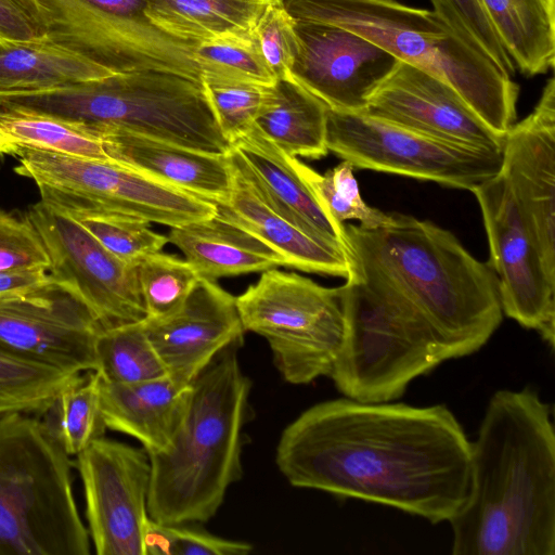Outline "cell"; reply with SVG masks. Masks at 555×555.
<instances>
[{
    "instance_id": "cell-29",
    "label": "cell",
    "mask_w": 555,
    "mask_h": 555,
    "mask_svg": "<svg viewBox=\"0 0 555 555\" xmlns=\"http://www.w3.org/2000/svg\"><path fill=\"white\" fill-rule=\"evenodd\" d=\"M503 48L524 75L555 63V0H480Z\"/></svg>"
},
{
    "instance_id": "cell-42",
    "label": "cell",
    "mask_w": 555,
    "mask_h": 555,
    "mask_svg": "<svg viewBox=\"0 0 555 555\" xmlns=\"http://www.w3.org/2000/svg\"><path fill=\"white\" fill-rule=\"evenodd\" d=\"M49 264L43 243L24 215L0 209V271L49 270Z\"/></svg>"
},
{
    "instance_id": "cell-8",
    "label": "cell",
    "mask_w": 555,
    "mask_h": 555,
    "mask_svg": "<svg viewBox=\"0 0 555 555\" xmlns=\"http://www.w3.org/2000/svg\"><path fill=\"white\" fill-rule=\"evenodd\" d=\"M345 335L330 377L346 397L390 402L453 359L428 323L386 286L353 272L338 286Z\"/></svg>"
},
{
    "instance_id": "cell-12",
    "label": "cell",
    "mask_w": 555,
    "mask_h": 555,
    "mask_svg": "<svg viewBox=\"0 0 555 555\" xmlns=\"http://www.w3.org/2000/svg\"><path fill=\"white\" fill-rule=\"evenodd\" d=\"M326 146L353 168L433 181L470 192L495 176L502 166V153L460 146L364 112H339L328 107Z\"/></svg>"
},
{
    "instance_id": "cell-5",
    "label": "cell",
    "mask_w": 555,
    "mask_h": 555,
    "mask_svg": "<svg viewBox=\"0 0 555 555\" xmlns=\"http://www.w3.org/2000/svg\"><path fill=\"white\" fill-rule=\"evenodd\" d=\"M284 5L295 20L357 33L398 61L444 80L499 137L515 124L518 85L434 11L396 0H284Z\"/></svg>"
},
{
    "instance_id": "cell-1",
    "label": "cell",
    "mask_w": 555,
    "mask_h": 555,
    "mask_svg": "<svg viewBox=\"0 0 555 555\" xmlns=\"http://www.w3.org/2000/svg\"><path fill=\"white\" fill-rule=\"evenodd\" d=\"M279 470L294 487L450 521L472 489L470 441L444 404L317 403L283 430Z\"/></svg>"
},
{
    "instance_id": "cell-25",
    "label": "cell",
    "mask_w": 555,
    "mask_h": 555,
    "mask_svg": "<svg viewBox=\"0 0 555 555\" xmlns=\"http://www.w3.org/2000/svg\"><path fill=\"white\" fill-rule=\"evenodd\" d=\"M167 237L199 278L210 281L285 267L270 246L216 216L171 228Z\"/></svg>"
},
{
    "instance_id": "cell-23",
    "label": "cell",
    "mask_w": 555,
    "mask_h": 555,
    "mask_svg": "<svg viewBox=\"0 0 555 555\" xmlns=\"http://www.w3.org/2000/svg\"><path fill=\"white\" fill-rule=\"evenodd\" d=\"M273 205L315 238L350 251L344 224L322 208L299 175L296 157L278 147L254 125L232 143ZM351 253V251H350Z\"/></svg>"
},
{
    "instance_id": "cell-41",
    "label": "cell",
    "mask_w": 555,
    "mask_h": 555,
    "mask_svg": "<svg viewBox=\"0 0 555 555\" xmlns=\"http://www.w3.org/2000/svg\"><path fill=\"white\" fill-rule=\"evenodd\" d=\"M253 37L276 80L293 79L292 67L297 53L295 20L284 1L270 5L258 21Z\"/></svg>"
},
{
    "instance_id": "cell-6",
    "label": "cell",
    "mask_w": 555,
    "mask_h": 555,
    "mask_svg": "<svg viewBox=\"0 0 555 555\" xmlns=\"http://www.w3.org/2000/svg\"><path fill=\"white\" fill-rule=\"evenodd\" d=\"M2 108L126 130L208 154L228 155L202 83L162 70H131L70 87L0 100Z\"/></svg>"
},
{
    "instance_id": "cell-44",
    "label": "cell",
    "mask_w": 555,
    "mask_h": 555,
    "mask_svg": "<svg viewBox=\"0 0 555 555\" xmlns=\"http://www.w3.org/2000/svg\"><path fill=\"white\" fill-rule=\"evenodd\" d=\"M48 275L47 269L0 271V296L36 285Z\"/></svg>"
},
{
    "instance_id": "cell-33",
    "label": "cell",
    "mask_w": 555,
    "mask_h": 555,
    "mask_svg": "<svg viewBox=\"0 0 555 555\" xmlns=\"http://www.w3.org/2000/svg\"><path fill=\"white\" fill-rule=\"evenodd\" d=\"M95 356V372L108 383L132 384L168 376L143 321L103 330Z\"/></svg>"
},
{
    "instance_id": "cell-18",
    "label": "cell",
    "mask_w": 555,
    "mask_h": 555,
    "mask_svg": "<svg viewBox=\"0 0 555 555\" xmlns=\"http://www.w3.org/2000/svg\"><path fill=\"white\" fill-rule=\"evenodd\" d=\"M364 113L460 146L502 153L504 138L449 83L402 61L371 94Z\"/></svg>"
},
{
    "instance_id": "cell-7",
    "label": "cell",
    "mask_w": 555,
    "mask_h": 555,
    "mask_svg": "<svg viewBox=\"0 0 555 555\" xmlns=\"http://www.w3.org/2000/svg\"><path fill=\"white\" fill-rule=\"evenodd\" d=\"M69 457L41 420L0 417V555L90 554Z\"/></svg>"
},
{
    "instance_id": "cell-34",
    "label": "cell",
    "mask_w": 555,
    "mask_h": 555,
    "mask_svg": "<svg viewBox=\"0 0 555 555\" xmlns=\"http://www.w3.org/2000/svg\"><path fill=\"white\" fill-rule=\"evenodd\" d=\"M295 166L326 214L338 223L357 220L363 228H378L386 224L390 214L369 206L361 197L353 166L343 160L334 168L320 175L297 157Z\"/></svg>"
},
{
    "instance_id": "cell-9",
    "label": "cell",
    "mask_w": 555,
    "mask_h": 555,
    "mask_svg": "<svg viewBox=\"0 0 555 555\" xmlns=\"http://www.w3.org/2000/svg\"><path fill=\"white\" fill-rule=\"evenodd\" d=\"M245 332L263 337L285 382L305 385L330 376L345 335L339 287L266 270L236 297Z\"/></svg>"
},
{
    "instance_id": "cell-11",
    "label": "cell",
    "mask_w": 555,
    "mask_h": 555,
    "mask_svg": "<svg viewBox=\"0 0 555 555\" xmlns=\"http://www.w3.org/2000/svg\"><path fill=\"white\" fill-rule=\"evenodd\" d=\"M47 40L114 73L162 70L193 79L201 74L195 46L175 39L145 16L147 0H36Z\"/></svg>"
},
{
    "instance_id": "cell-3",
    "label": "cell",
    "mask_w": 555,
    "mask_h": 555,
    "mask_svg": "<svg viewBox=\"0 0 555 555\" xmlns=\"http://www.w3.org/2000/svg\"><path fill=\"white\" fill-rule=\"evenodd\" d=\"M344 230L354 269L408 302L453 359L478 351L500 326L496 276L453 233L402 214L378 228Z\"/></svg>"
},
{
    "instance_id": "cell-31",
    "label": "cell",
    "mask_w": 555,
    "mask_h": 555,
    "mask_svg": "<svg viewBox=\"0 0 555 555\" xmlns=\"http://www.w3.org/2000/svg\"><path fill=\"white\" fill-rule=\"evenodd\" d=\"M50 435L69 456H77L107 429L100 405V375L88 371L52 401L42 414Z\"/></svg>"
},
{
    "instance_id": "cell-16",
    "label": "cell",
    "mask_w": 555,
    "mask_h": 555,
    "mask_svg": "<svg viewBox=\"0 0 555 555\" xmlns=\"http://www.w3.org/2000/svg\"><path fill=\"white\" fill-rule=\"evenodd\" d=\"M85 493L88 532L98 555H146L149 453L102 437L74 462Z\"/></svg>"
},
{
    "instance_id": "cell-32",
    "label": "cell",
    "mask_w": 555,
    "mask_h": 555,
    "mask_svg": "<svg viewBox=\"0 0 555 555\" xmlns=\"http://www.w3.org/2000/svg\"><path fill=\"white\" fill-rule=\"evenodd\" d=\"M80 374L25 358L0 346V417L12 413L42 415Z\"/></svg>"
},
{
    "instance_id": "cell-43",
    "label": "cell",
    "mask_w": 555,
    "mask_h": 555,
    "mask_svg": "<svg viewBox=\"0 0 555 555\" xmlns=\"http://www.w3.org/2000/svg\"><path fill=\"white\" fill-rule=\"evenodd\" d=\"M47 24L36 0H0V41L46 40Z\"/></svg>"
},
{
    "instance_id": "cell-36",
    "label": "cell",
    "mask_w": 555,
    "mask_h": 555,
    "mask_svg": "<svg viewBox=\"0 0 555 555\" xmlns=\"http://www.w3.org/2000/svg\"><path fill=\"white\" fill-rule=\"evenodd\" d=\"M93 235L111 254L137 266L162 251L168 237L152 231L147 221L116 212L88 211L68 215Z\"/></svg>"
},
{
    "instance_id": "cell-45",
    "label": "cell",
    "mask_w": 555,
    "mask_h": 555,
    "mask_svg": "<svg viewBox=\"0 0 555 555\" xmlns=\"http://www.w3.org/2000/svg\"><path fill=\"white\" fill-rule=\"evenodd\" d=\"M18 147L0 131V156L15 155Z\"/></svg>"
},
{
    "instance_id": "cell-22",
    "label": "cell",
    "mask_w": 555,
    "mask_h": 555,
    "mask_svg": "<svg viewBox=\"0 0 555 555\" xmlns=\"http://www.w3.org/2000/svg\"><path fill=\"white\" fill-rule=\"evenodd\" d=\"M102 128L113 163L214 204L228 198L233 177L229 155L203 153L121 129Z\"/></svg>"
},
{
    "instance_id": "cell-39",
    "label": "cell",
    "mask_w": 555,
    "mask_h": 555,
    "mask_svg": "<svg viewBox=\"0 0 555 555\" xmlns=\"http://www.w3.org/2000/svg\"><path fill=\"white\" fill-rule=\"evenodd\" d=\"M434 12L468 46L486 55L500 69L515 74L480 0H429Z\"/></svg>"
},
{
    "instance_id": "cell-14",
    "label": "cell",
    "mask_w": 555,
    "mask_h": 555,
    "mask_svg": "<svg viewBox=\"0 0 555 555\" xmlns=\"http://www.w3.org/2000/svg\"><path fill=\"white\" fill-rule=\"evenodd\" d=\"M103 330L80 294L50 274L0 296V346L41 363L79 373L95 371V345Z\"/></svg>"
},
{
    "instance_id": "cell-10",
    "label": "cell",
    "mask_w": 555,
    "mask_h": 555,
    "mask_svg": "<svg viewBox=\"0 0 555 555\" xmlns=\"http://www.w3.org/2000/svg\"><path fill=\"white\" fill-rule=\"evenodd\" d=\"M14 171L37 185L40 201L66 214L107 211L170 228L215 216L214 203L129 167L18 147Z\"/></svg>"
},
{
    "instance_id": "cell-27",
    "label": "cell",
    "mask_w": 555,
    "mask_h": 555,
    "mask_svg": "<svg viewBox=\"0 0 555 555\" xmlns=\"http://www.w3.org/2000/svg\"><path fill=\"white\" fill-rule=\"evenodd\" d=\"M284 0H147L145 16L166 35L196 46L223 36L253 37L266 10Z\"/></svg>"
},
{
    "instance_id": "cell-21",
    "label": "cell",
    "mask_w": 555,
    "mask_h": 555,
    "mask_svg": "<svg viewBox=\"0 0 555 555\" xmlns=\"http://www.w3.org/2000/svg\"><path fill=\"white\" fill-rule=\"evenodd\" d=\"M232 186L215 216L253 234L274 249L285 267L347 279L354 269L349 250L315 238L286 218L269 199L243 156L232 146Z\"/></svg>"
},
{
    "instance_id": "cell-13",
    "label": "cell",
    "mask_w": 555,
    "mask_h": 555,
    "mask_svg": "<svg viewBox=\"0 0 555 555\" xmlns=\"http://www.w3.org/2000/svg\"><path fill=\"white\" fill-rule=\"evenodd\" d=\"M488 236L503 314L537 331L554 348L555 279L542 260L505 176L500 171L474 189Z\"/></svg>"
},
{
    "instance_id": "cell-40",
    "label": "cell",
    "mask_w": 555,
    "mask_h": 555,
    "mask_svg": "<svg viewBox=\"0 0 555 555\" xmlns=\"http://www.w3.org/2000/svg\"><path fill=\"white\" fill-rule=\"evenodd\" d=\"M253 545L224 539L182 525H165L150 519L145 533L146 555H246Z\"/></svg>"
},
{
    "instance_id": "cell-26",
    "label": "cell",
    "mask_w": 555,
    "mask_h": 555,
    "mask_svg": "<svg viewBox=\"0 0 555 555\" xmlns=\"http://www.w3.org/2000/svg\"><path fill=\"white\" fill-rule=\"evenodd\" d=\"M116 73L50 41H0V100L106 78Z\"/></svg>"
},
{
    "instance_id": "cell-19",
    "label": "cell",
    "mask_w": 555,
    "mask_h": 555,
    "mask_svg": "<svg viewBox=\"0 0 555 555\" xmlns=\"http://www.w3.org/2000/svg\"><path fill=\"white\" fill-rule=\"evenodd\" d=\"M501 171L555 279V80L534 109L504 137Z\"/></svg>"
},
{
    "instance_id": "cell-35",
    "label": "cell",
    "mask_w": 555,
    "mask_h": 555,
    "mask_svg": "<svg viewBox=\"0 0 555 555\" xmlns=\"http://www.w3.org/2000/svg\"><path fill=\"white\" fill-rule=\"evenodd\" d=\"M193 56L201 80L241 81L270 86L276 79L254 37L223 36L195 46Z\"/></svg>"
},
{
    "instance_id": "cell-24",
    "label": "cell",
    "mask_w": 555,
    "mask_h": 555,
    "mask_svg": "<svg viewBox=\"0 0 555 555\" xmlns=\"http://www.w3.org/2000/svg\"><path fill=\"white\" fill-rule=\"evenodd\" d=\"M190 386L165 376L132 384H114L100 377V405L108 429L139 440L150 453L171 444L185 413Z\"/></svg>"
},
{
    "instance_id": "cell-28",
    "label": "cell",
    "mask_w": 555,
    "mask_h": 555,
    "mask_svg": "<svg viewBox=\"0 0 555 555\" xmlns=\"http://www.w3.org/2000/svg\"><path fill=\"white\" fill-rule=\"evenodd\" d=\"M327 106L294 79L269 87L256 127L294 157L320 159L327 155Z\"/></svg>"
},
{
    "instance_id": "cell-15",
    "label": "cell",
    "mask_w": 555,
    "mask_h": 555,
    "mask_svg": "<svg viewBox=\"0 0 555 555\" xmlns=\"http://www.w3.org/2000/svg\"><path fill=\"white\" fill-rule=\"evenodd\" d=\"M24 217L48 253L49 274L74 287L105 328L147 318L137 268L111 254L70 216L39 201Z\"/></svg>"
},
{
    "instance_id": "cell-20",
    "label": "cell",
    "mask_w": 555,
    "mask_h": 555,
    "mask_svg": "<svg viewBox=\"0 0 555 555\" xmlns=\"http://www.w3.org/2000/svg\"><path fill=\"white\" fill-rule=\"evenodd\" d=\"M143 326L168 377L181 387L190 386L224 349L240 344L245 332L236 297L203 278L177 310L146 318Z\"/></svg>"
},
{
    "instance_id": "cell-38",
    "label": "cell",
    "mask_w": 555,
    "mask_h": 555,
    "mask_svg": "<svg viewBox=\"0 0 555 555\" xmlns=\"http://www.w3.org/2000/svg\"><path fill=\"white\" fill-rule=\"evenodd\" d=\"M270 86L241 81H202L217 124L231 145L255 125Z\"/></svg>"
},
{
    "instance_id": "cell-2",
    "label": "cell",
    "mask_w": 555,
    "mask_h": 555,
    "mask_svg": "<svg viewBox=\"0 0 555 555\" xmlns=\"http://www.w3.org/2000/svg\"><path fill=\"white\" fill-rule=\"evenodd\" d=\"M470 468L468 500L449 521L452 554L555 555V430L534 389L493 393Z\"/></svg>"
},
{
    "instance_id": "cell-30",
    "label": "cell",
    "mask_w": 555,
    "mask_h": 555,
    "mask_svg": "<svg viewBox=\"0 0 555 555\" xmlns=\"http://www.w3.org/2000/svg\"><path fill=\"white\" fill-rule=\"evenodd\" d=\"M0 131L17 147L111 162L100 126L53 115L0 107Z\"/></svg>"
},
{
    "instance_id": "cell-37",
    "label": "cell",
    "mask_w": 555,
    "mask_h": 555,
    "mask_svg": "<svg viewBox=\"0 0 555 555\" xmlns=\"http://www.w3.org/2000/svg\"><path fill=\"white\" fill-rule=\"evenodd\" d=\"M135 268L147 318L177 310L201 279L185 259L162 251L147 256Z\"/></svg>"
},
{
    "instance_id": "cell-4",
    "label": "cell",
    "mask_w": 555,
    "mask_h": 555,
    "mask_svg": "<svg viewBox=\"0 0 555 555\" xmlns=\"http://www.w3.org/2000/svg\"><path fill=\"white\" fill-rule=\"evenodd\" d=\"M234 344L191 383L182 423L168 449L150 453L149 516L165 525L208 521L242 475V436L250 380Z\"/></svg>"
},
{
    "instance_id": "cell-17",
    "label": "cell",
    "mask_w": 555,
    "mask_h": 555,
    "mask_svg": "<svg viewBox=\"0 0 555 555\" xmlns=\"http://www.w3.org/2000/svg\"><path fill=\"white\" fill-rule=\"evenodd\" d=\"M295 31L298 44L292 78L330 109L364 112L371 94L398 62L340 26L295 20Z\"/></svg>"
}]
</instances>
